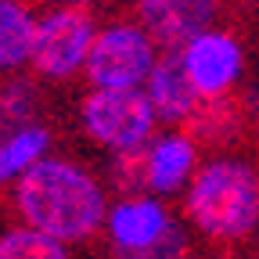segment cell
<instances>
[{
    "label": "cell",
    "instance_id": "2",
    "mask_svg": "<svg viewBox=\"0 0 259 259\" xmlns=\"http://www.w3.org/2000/svg\"><path fill=\"white\" fill-rule=\"evenodd\" d=\"M187 220L216 241L245 238L259 223V173L234 158L202 166L187 187Z\"/></svg>",
    "mask_w": 259,
    "mask_h": 259
},
{
    "label": "cell",
    "instance_id": "1",
    "mask_svg": "<svg viewBox=\"0 0 259 259\" xmlns=\"http://www.w3.org/2000/svg\"><path fill=\"white\" fill-rule=\"evenodd\" d=\"M15 202L32 231L61 245L83 241L105 220V191L97 187V180L58 158H44L22 180H15Z\"/></svg>",
    "mask_w": 259,
    "mask_h": 259
},
{
    "label": "cell",
    "instance_id": "6",
    "mask_svg": "<svg viewBox=\"0 0 259 259\" xmlns=\"http://www.w3.org/2000/svg\"><path fill=\"white\" fill-rule=\"evenodd\" d=\"M184 69L194 83V90H198V97H205V101H216V97H223L227 90H231L241 76V47L234 36H227V32H202L198 40H191L184 51Z\"/></svg>",
    "mask_w": 259,
    "mask_h": 259
},
{
    "label": "cell",
    "instance_id": "3",
    "mask_svg": "<svg viewBox=\"0 0 259 259\" xmlns=\"http://www.w3.org/2000/svg\"><path fill=\"white\" fill-rule=\"evenodd\" d=\"M87 134L112 151H141L155 130V108L148 94L137 90H90L79 105Z\"/></svg>",
    "mask_w": 259,
    "mask_h": 259
},
{
    "label": "cell",
    "instance_id": "7",
    "mask_svg": "<svg viewBox=\"0 0 259 259\" xmlns=\"http://www.w3.org/2000/svg\"><path fill=\"white\" fill-rule=\"evenodd\" d=\"M137 11L148 36L169 54H180L191 40L209 32L216 18V0H137Z\"/></svg>",
    "mask_w": 259,
    "mask_h": 259
},
{
    "label": "cell",
    "instance_id": "15",
    "mask_svg": "<svg viewBox=\"0 0 259 259\" xmlns=\"http://www.w3.org/2000/svg\"><path fill=\"white\" fill-rule=\"evenodd\" d=\"M184 252H187V234L177 223H169V231L162 234L155 245L137 248V252H119L115 248V259H184Z\"/></svg>",
    "mask_w": 259,
    "mask_h": 259
},
{
    "label": "cell",
    "instance_id": "8",
    "mask_svg": "<svg viewBox=\"0 0 259 259\" xmlns=\"http://www.w3.org/2000/svg\"><path fill=\"white\" fill-rule=\"evenodd\" d=\"M144 94H148V101L155 108L158 119H166V122H184L194 115V108H198V90H194L187 69H184V58L180 54H166V58H158L155 61V69L144 83Z\"/></svg>",
    "mask_w": 259,
    "mask_h": 259
},
{
    "label": "cell",
    "instance_id": "9",
    "mask_svg": "<svg viewBox=\"0 0 259 259\" xmlns=\"http://www.w3.org/2000/svg\"><path fill=\"white\" fill-rule=\"evenodd\" d=\"M169 216L155 198H126L112 209L108 216V231H112V241L119 252H137V248H148L155 245L162 234L169 231Z\"/></svg>",
    "mask_w": 259,
    "mask_h": 259
},
{
    "label": "cell",
    "instance_id": "4",
    "mask_svg": "<svg viewBox=\"0 0 259 259\" xmlns=\"http://www.w3.org/2000/svg\"><path fill=\"white\" fill-rule=\"evenodd\" d=\"M155 69V40L141 25H108L97 32L87 58L94 90H137Z\"/></svg>",
    "mask_w": 259,
    "mask_h": 259
},
{
    "label": "cell",
    "instance_id": "16",
    "mask_svg": "<svg viewBox=\"0 0 259 259\" xmlns=\"http://www.w3.org/2000/svg\"><path fill=\"white\" fill-rule=\"evenodd\" d=\"M90 0H65V8H87Z\"/></svg>",
    "mask_w": 259,
    "mask_h": 259
},
{
    "label": "cell",
    "instance_id": "13",
    "mask_svg": "<svg viewBox=\"0 0 259 259\" xmlns=\"http://www.w3.org/2000/svg\"><path fill=\"white\" fill-rule=\"evenodd\" d=\"M0 259H69V252L61 241L25 227V231H8L0 238Z\"/></svg>",
    "mask_w": 259,
    "mask_h": 259
},
{
    "label": "cell",
    "instance_id": "14",
    "mask_svg": "<svg viewBox=\"0 0 259 259\" xmlns=\"http://www.w3.org/2000/svg\"><path fill=\"white\" fill-rule=\"evenodd\" d=\"M32 108H36V97H32V87L15 79L8 87H0V122L4 126H15L22 130L25 119L32 115Z\"/></svg>",
    "mask_w": 259,
    "mask_h": 259
},
{
    "label": "cell",
    "instance_id": "12",
    "mask_svg": "<svg viewBox=\"0 0 259 259\" xmlns=\"http://www.w3.org/2000/svg\"><path fill=\"white\" fill-rule=\"evenodd\" d=\"M47 151V130L40 126H22L11 137L0 141V184L4 180H22L32 166L44 162Z\"/></svg>",
    "mask_w": 259,
    "mask_h": 259
},
{
    "label": "cell",
    "instance_id": "10",
    "mask_svg": "<svg viewBox=\"0 0 259 259\" xmlns=\"http://www.w3.org/2000/svg\"><path fill=\"white\" fill-rule=\"evenodd\" d=\"M194 173V144L187 134H166L148 148V187L158 194L177 191Z\"/></svg>",
    "mask_w": 259,
    "mask_h": 259
},
{
    "label": "cell",
    "instance_id": "5",
    "mask_svg": "<svg viewBox=\"0 0 259 259\" xmlns=\"http://www.w3.org/2000/svg\"><path fill=\"white\" fill-rule=\"evenodd\" d=\"M97 40L94 18L87 8H58L36 22V40H32V65L40 76L61 79L76 69H87L90 47Z\"/></svg>",
    "mask_w": 259,
    "mask_h": 259
},
{
    "label": "cell",
    "instance_id": "11",
    "mask_svg": "<svg viewBox=\"0 0 259 259\" xmlns=\"http://www.w3.org/2000/svg\"><path fill=\"white\" fill-rule=\"evenodd\" d=\"M32 40H36V18L29 15L22 0H0V69L32 58Z\"/></svg>",
    "mask_w": 259,
    "mask_h": 259
}]
</instances>
